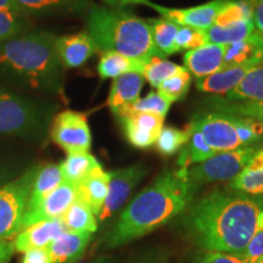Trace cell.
Segmentation results:
<instances>
[{
  "mask_svg": "<svg viewBox=\"0 0 263 263\" xmlns=\"http://www.w3.org/2000/svg\"><path fill=\"white\" fill-rule=\"evenodd\" d=\"M184 223L206 251L244 255L251 239L263 230V196L215 189L190 207Z\"/></svg>",
  "mask_w": 263,
  "mask_h": 263,
  "instance_id": "obj_1",
  "label": "cell"
},
{
  "mask_svg": "<svg viewBox=\"0 0 263 263\" xmlns=\"http://www.w3.org/2000/svg\"><path fill=\"white\" fill-rule=\"evenodd\" d=\"M196 186L188 168L161 174L128 205L106 238L110 248H118L149 234L180 215L193 201Z\"/></svg>",
  "mask_w": 263,
  "mask_h": 263,
  "instance_id": "obj_2",
  "label": "cell"
},
{
  "mask_svg": "<svg viewBox=\"0 0 263 263\" xmlns=\"http://www.w3.org/2000/svg\"><path fill=\"white\" fill-rule=\"evenodd\" d=\"M55 35L18 34L0 43V78L33 90L61 93L62 70Z\"/></svg>",
  "mask_w": 263,
  "mask_h": 263,
  "instance_id": "obj_3",
  "label": "cell"
},
{
  "mask_svg": "<svg viewBox=\"0 0 263 263\" xmlns=\"http://www.w3.org/2000/svg\"><path fill=\"white\" fill-rule=\"evenodd\" d=\"M87 26L98 50L117 51L145 62L154 58L164 59L154 44L146 20L130 12L93 6L88 10Z\"/></svg>",
  "mask_w": 263,
  "mask_h": 263,
  "instance_id": "obj_4",
  "label": "cell"
},
{
  "mask_svg": "<svg viewBox=\"0 0 263 263\" xmlns=\"http://www.w3.org/2000/svg\"><path fill=\"white\" fill-rule=\"evenodd\" d=\"M190 126L202 134L216 154L248 146L263 137V123L222 111L197 115Z\"/></svg>",
  "mask_w": 263,
  "mask_h": 263,
  "instance_id": "obj_5",
  "label": "cell"
},
{
  "mask_svg": "<svg viewBox=\"0 0 263 263\" xmlns=\"http://www.w3.org/2000/svg\"><path fill=\"white\" fill-rule=\"evenodd\" d=\"M49 114L37 103L0 89V136L41 138L48 126Z\"/></svg>",
  "mask_w": 263,
  "mask_h": 263,
  "instance_id": "obj_6",
  "label": "cell"
},
{
  "mask_svg": "<svg viewBox=\"0 0 263 263\" xmlns=\"http://www.w3.org/2000/svg\"><path fill=\"white\" fill-rule=\"evenodd\" d=\"M38 167L0 186V239H10L21 230L22 218Z\"/></svg>",
  "mask_w": 263,
  "mask_h": 263,
  "instance_id": "obj_7",
  "label": "cell"
},
{
  "mask_svg": "<svg viewBox=\"0 0 263 263\" xmlns=\"http://www.w3.org/2000/svg\"><path fill=\"white\" fill-rule=\"evenodd\" d=\"M256 151L252 146H242L216 154L209 160L188 168L189 179L196 188L202 184L234 179L248 166Z\"/></svg>",
  "mask_w": 263,
  "mask_h": 263,
  "instance_id": "obj_8",
  "label": "cell"
},
{
  "mask_svg": "<svg viewBox=\"0 0 263 263\" xmlns=\"http://www.w3.org/2000/svg\"><path fill=\"white\" fill-rule=\"evenodd\" d=\"M50 137L67 155L89 153L91 146V133L87 117L72 110L62 111L54 118Z\"/></svg>",
  "mask_w": 263,
  "mask_h": 263,
  "instance_id": "obj_9",
  "label": "cell"
},
{
  "mask_svg": "<svg viewBox=\"0 0 263 263\" xmlns=\"http://www.w3.org/2000/svg\"><path fill=\"white\" fill-rule=\"evenodd\" d=\"M146 167H144L143 164H133L108 172L110 180H108L107 196L98 216L99 221H105L114 216V213L126 203L133 189L146 176Z\"/></svg>",
  "mask_w": 263,
  "mask_h": 263,
  "instance_id": "obj_10",
  "label": "cell"
},
{
  "mask_svg": "<svg viewBox=\"0 0 263 263\" xmlns=\"http://www.w3.org/2000/svg\"><path fill=\"white\" fill-rule=\"evenodd\" d=\"M74 199L76 186L73 184L62 180L60 185L55 190H52L48 196H45L37 206L25 212L24 218H22L21 230L32 224H35V223L61 218V216L71 206Z\"/></svg>",
  "mask_w": 263,
  "mask_h": 263,
  "instance_id": "obj_11",
  "label": "cell"
},
{
  "mask_svg": "<svg viewBox=\"0 0 263 263\" xmlns=\"http://www.w3.org/2000/svg\"><path fill=\"white\" fill-rule=\"evenodd\" d=\"M226 3L227 0H212L202 5L186 9H173L160 5L156 12L179 26L206 31L213 25L216 16Z\"/></svg>",
  "mask_w": 263,
  "mask_h": 263,
  "instance_id": "obj_12",
  "label": "cell"
},
{
  "mask_svg": "<svg viewBox=\"0 0 263 263\" xmlns=\"http://www.w3.org/2000/svg\"><path fill=\"white\" fill-rule=\"evenodd\" d=\"M55 49L64 68L81 67L98 51L97 44L88 32L57 37Z\"/></svg>",
  "mask_w": 263,
  "mask_h": 263,
  "instance_id": "obj_13",
  "label": "cell"
},
{
  "mask_svg": "<svg viewBox=\"0 0 263 263\" xmlns=\"http://www.w3.org/2000/svg\"><path fill=\"white\" fill-rule=\"evenodd\" d=\"M144 82L145 80L139 73H127L115 78L107 105L118 120L126 117L132 106L139 100Z\"/></svg>",
  "mask_w": 263,
  "mask_h": 263,
  "instance_id": "obj_14",
  "label": "cell"
},
{
  "mask_svg": "<svg viewBox=\"0 0 263 263\" xmlns=\"http://www.w3.org/2000/svg\"><path fill=\"white\" fill-rule=\"evenodd\" d=\"M120 121L132 145L145 149L156 143L164 118L153 114H132Z\"/></svg>",
  "mask_w": 263,
  "mask_h": 263,
  "instance_id": "obj_15",
  "label": "cell"
},
{
  "mask_svg": "<svg viewBox=\"0 0 263 263\" xmlns=\"http://www.w3.org/2000/svg\"><path fill=\"white\" fill-rule=\"evenodd\" d=\"M67 232L60 218L35 223L21 230L14 240V250L17 252H27L33 249L47 248L51 241Z\"/></svg>",
  "mask_w": 263,
  "mask_h": 263,
  "instance_id": "obj_16",
  "label": "cell"
},
{
  "mask_svg": "<svg viewBox=\"0 0 263 263\" xmlns=\"http://www.w3.org/2000/svg\"><path fill=\"white\" fill-rule=\"evenodd\" d=\"M263 62V34L254 32L242 41L226 45L222 68L255 67Z\"/></svg>",
  "mask_w": 263,
  "mask_h": 263,
  "instance_id": "obj_17",
  "label": "cell"
},
{
  "mask_svg": "<svg viewBox=\"0 0 263 263\" xmlns=\"http://www.w3.org/2000/svg\"><path fill=\"white\" fill-rule=\"evenodd\" d=\"M224 52L226 45L207 43L202 47L185 52L183 59L184 67L196 78L207 77L221 70Z\"/></svg>",
  "mask_w": 263,
  "mask_h": 263,
  "instance_id": "obj_18",
  "label": "cell"
},
{
  "mask_svg": "<svg viewBox=\"0 0 263 263\" xmlns=\"http://www.w3.org/2000/svg\"><path fill=\"white\" fill-rule=\"evenodd\" d=\"M110 174L98 167L76 185V199L85 203L95 216H99L107 196Z\"/></svg>",
  "mask_w": 263,
  "mask_h": 263,
  "instance_id": "obj_19",
  "label": "cell"
},
{
  "mask_svg": "<svg viewBox=\"0 0 263 263\" xmlns=\"http://www.w3.org/2000/svg\"><path fill=\"white\" fill-rule=\"evenodd\" d=\"M93 233L65 232L47 246L52 263H74L83 256Z\"/></svg>",
  "mask_w": 263,
  "mask_h": 263,
  "instance_id": "obj_20",
  "label": "cell"
},
{
  "mask_svg": "<svg viewBox=\"0 0 263 263\" xmlns=\"http://www.w3.org/2000/svg\"><path fill=\"white\" fill-rule=\"evenodd\" d=\"M22 14L34 16L77 15L89 10L88 0H15Z\"/></svg>",
  "mask_w": 263,
  "mask_h": 263,
  "instance_id": "obj_21",
  "label": "cell"
},
{
  "mask_svg": "<svg viewBox=\"0 0 263 263\" xmlns=\"http://www.w3.org/2000/svg\"><path fill=\"white\" fill-rule=\"evenodd\" d=\"M251 68L252 67H248V66L221 68L219 71L207 76V77L196 78V87L203 93L227 95L229 91L234 89Z\"/></svg>",
  "mask_w": 263,
  "mask_h": 263,
  "instance_id": "obj_22",
  "label": "cell"
},
{
  "mask_svg": "<svg viewBox=\"0 0 263 263\" xmlns=\"http://www.w3.org/2000/svg\"><path fill=\"white\" fill-rule=\"evenodd\" d=\"M145 61L127 57L117 51L103 52L98 65V73L103 80L117 78L127 73L141 74Z\"/></svg>",
  "mask_w": 263,
  "mask_h": 263,
  "instance_id": "obj_23",
  "label": "cell"
},
{
  "mask_svg": "<svg viewBox=\"0 0 263 263\" xmlns=\"http://www.w3.org/2000/svg\"><path fill=\"white\" fill-rule=\"evenodd\" d=\"M62 180L64 179H62L60 164L48 163L38 167L34 179H33L26 211L37 206L45 196H48L52 190H55L60 185Z\"/></svg>",
  "mask_w": 263,
  "mask_h": 263,
  "instance_id": "obj_24",
  "label": "cell"
},
{
  "mask_svg": "<svg viewBox=\"0 0 263 263\" xmlns=\"http://www.w3.org/2000/svg\"><path fill=\"white\" fill-rule=\"evenodd\" d=\"M229 101H263V62L244 76L240 83L226 95Z\"/></svg>",
  "mask_w": 263,
  "mask_h": 263,
  "instance_id": "obj_25",
  "label": "cell"
},
{
  "mask_svg": "<svg viewBox=\"0 0 263 263\" xmlns=\"http://www.w3.org/2000/svg\"><path fill=\"white\" fill-rule=\"evenodd\" d=\"M101 164L89 153L71 154L60 164L62 179L76 186Z\"/></svg>",
  "mask_w": 263,
  "mask_h": 263,
  "instance_id": "obj_26",
  "label": "cell"
},
{
  "mask_svg": "<svg viewBox=\"0 0 263 263\" xmlns=\"http://www.w3.org/2000/svg\"><path fill=\"white\" fill-rule=\"evenodd\" d=\"M146 21L149 24L151 37H153V42L157 50L164 58L177 52L176 37L180 26L164 17L151 18Z\"/></svg>",
  "mask_w": 263,
  "mask_h": 263,
  "instance_id": "obj_27",
  "label": "cell"
},
{
  "mask_svg": "<svg viewBox=\"0 0 263 263\" xmlns=\"http://www.w3.org/2000/svg\"><path fill=\"white\" fill-rule=\"evenodd\" d=\"M254 32L255 25L252 18L227 26L212 25L209 29H206L209 43L221 45H229L242 41Z\"/></svg>",
  "mask_w": 263,
  "mask_h": 263,
  "instance_id": "obj_28",
  "label": "cell"
},
{
  "mask_svg": "<svg viewBox=\"0 0 263 263\" xmlns=\"http://www.w3.org/2000/svg\"><path fill=\"white\" fill-rule=\"evenodd\" d=\"M91 210L85 203L74 199L71 206L61 216V221L68 232H89L94 233L98 229L97 218Z\"/></svg>",
  "mask_w": 263,
  "mask_h": 263,
  "instance_id": "obj_29",
  "label": "cell"
},
{
  "mask_svg": "<svg viewBox=\"0 0 263 263\" xmlns=\"http://www.w3.org/2000/svg\"><path fill=\"white\" fill-rule=\"evenodd\" d=\"M190 138L188 143L184 145L178 157V164L180 168H189L190 164L201 163L216 155V153L210 147L203 139L202 134L189 124Z\"/></svg>",
  "mask_w": 263,
  "mask_h": 263,
  "instance_id": "obj_30",
  "label": "cell"
},
{
  "mask_svg": "<svg viewBox=\"0 0 263 263\" xmlns=\"http://www.w3.org/2000/svg\"><path fill=\"white\" fill-rule=\"evenodd\" d=\"M185 67L176 65L174 62L164 60L162 58H154L144 64L141 76L146 80L154 88H159L164 81L168 80L172 76L179 73Z\"/></svg>",
  "mask_w": 263,
  "mask_h": 263,
  "instance_id": "obj_31",
  "label": "cell"
},
{
  "mask_svg": "<svg viewBox=\"0 0 263 263\" xmlns=\"http://www.w3.org/2000/svg\"><path fill=\"white\" fill-rule=\"evenodd\" d=\"M190 82H192V77H190L189 71L183 70L179 73L172 76L168 80H166L162 84L157 88V93L162 97L167 103L172 104L174 101L182 100L188 93L190 88Z\"/></svg>",
  "mask_w": 263,
  "mask_h": 263,
  "instance_id": "obj_32",
  "label": "cell"
},
{
  "mask_svg": "<svg viewBox=\"0 0 263 263\" xmlns=\"http://www.w3.org/2000/svg\"><path fill=\"white\" fill-rule=\"evenodd\" d=\"M254 8L248 2H236V0H227L223 8L219 10L218 15L216 16L213 25L227 26L233 25L236 22L245 21L252 18Z\"/></svg>",
  "mask_w": 263,
  "mask_h": 263,
  "instance_id": "obj_33",
  "label": "cell"
},
{
  "mask_svg": "<svg viewBox=\"0 0 263 263\" xmlns=\"http://www.w3.org/2000/svg\"><path fill=\"white\" fill-rule=\"evenodd\" d=\"M190 133L192 132L189 127L185 129H178L173 127L162 128L155 144L162 155H173L188 143Z\"/></svg>",
  "mask_w": 263,
  "mask_h": 263,
  "instance_id": "obj_34",
  "label": "cell"
},
{
  "mask_svg": "<svg viewBox=\"0 0 263 263\" xmlns=\"http://www.w3.org/2000/svg\"><path fill=\"white\" fill-rule=\"evenodd\" d=\"M229 188L248 195L263 196V170L245 167L234 179L230 180Z\"/></svg>",
  "mask_w": 263,
  "mask_h": 263,
  "instance_id": "obj_35",
  "label": "cell"
},
{
  "mask_svg": "<svg viewBox=\"0 0 263 263\" xmlns=\"http://www.w3.org/2000/svg\"><path fill=\"white\" fill-rule=\"evenodd\" d=\"M171 108V104L167 103L157 91H151L145 98L139 99L130 108L128 115L132 114H153L157 116L166 117ZM127 115V116H128ZM124 118V117H123Z\"/></svg>",
  "mask_w": 263,
  "mask_h": 263,
  "instance_id": "obj_36",
  "label": "cell"
},
{
  "mask_svg": "<svg viewBox=\"0 0 263 263\" xmlns=\"http://www.w3.org/2000/svg\"><path fill=\"white\" fill-rule=\"evenodd\" d=\"M207 43H209V38H207L206 31L180 26L176 37V49L177 51H189L202 47V45L207 44Z\"/></svg>",
  "mask_w": 263,
  "mask_h": 263,
  "instance_id": "obj_37",
  "label": "cell"
},
{
  "mask_svg": "<svg viewBox=\"0 0 263 263\" xmlns=\"http://www.w3.org/2000/svg\"><path fill=\"white\" fill-rule=\"evenodd\" d=\"M25 29L22 14L0 10V43L16 37Z\"/></svg>",
  "mask_w": 263,
  "mask_h": 263,
  "instance_id": "obj_38",
  "label": "cell"
},
{
  "mask_svg": "<svg viewBox=\"0 0 263 263\" xmlns=\"http://www.w3.org/2000/svg\"><path fill=\"white\" fill-rule=\"evenodd\" d=\"M194 263H248L242 255H230L223 252L205 251L197 255Z\"/></svg>",
  "mask_w": 263,
  "mask_h": 263,
  "instance_id": "obj_39",
  "label": "cell"
},
{
  "mask_svg": "<svg viewBox=\"0 0 263 263\" xmlns=\"http://www.w3.org/2000/svg\"><path fill=\"white\" fill-rule=\"evenodd\" d=\"M244 258L248 263H256L259 257L263 256V230L258 232L251 241L249 242L248 248L244 252Z\"/></svg>",
  "mask_w": 263,
  "mask_h": 263,
  "instance_id": "obj_40",
  "label": "cell"
},
{
  "mask_svg": "<svg viewBox=\"0 0 263 263\" xmlns=\"http://www.w3.org/2000/svg\"><path fill=\"white\" fill-rule=\"evenodd\" d=\"M21 263H52L47 248L33 249L25 252Z\"/></svg>",
  "mask_w": 263,
  "mask_h": 263,
  "instance_id": "obj_41",
  "label": "cell"
},
{
  "mask_svg": "<svg viewBox=\"0 0 263 263\" xmlns=\"http://www.w3.org/2000/svg\"><path fill=\"white\" fill-rule=\"evenodd\" d=\"M104 3H106L108 5L112 6H126V5H144L147 6V8L155 10L157 11L160 5L154 4L150 0H103Z\"/></svg>",
  "mask_w": 263,
  "mask_h": 263,
  "instance_id": "obj_42",
  "label": "cell"
},
{
  "mask_svg": "<svg viewBox=\"0 0 263 263\" xmlns=\"http://www.w3.org/2000/svg\"><path fill=\"white\" fill-rule=\"evenodd\" d=\"M14 254V244L9 239H0V263H11Z\"/></svg>",
  "mask_w": 263,
  "mask_h": 263,
  "instance_id": "obj_43",
  "label": "cell"
},
{
  "mask_svg": "<svg viewBox=\"0 0 263 263\" xmlns=\"http://www.w3.org/2000/svg\"><path fill=\"white\" fill-rule=\"evenodd\" d=\"M255 27L258 29L259 33L263 34V0H258L257 4L254 8V14H252Z\"/></svg>",
  "mask_w": 263,
  "mask_h": 263,
  "instance_id": "obj_44",
  "label": "cell"
},
{
  "mask_svg": "<svg viewBox=\"0 0 263 263\" xmlns=\"http://www.w3.org/2000/svg\"><path fill=\"white\" fill-rule=\"evenodd\" d=\"M246 168L250 170H263V149L256 151V154L250 161Z\"/></svg>",
  "mask_w": 263,
  "mask_h": 263,
  "instance_id": "obj_45",
  "label": "cell"
},
{
  "mask_svg": "<svg viewBox=\"0 0 263 263\" xmlns=\"http://www.w3.org/2000/svg\"><path fill=\"white\" fill-rule=\"evenodd\" d=\"M0 10H2V11H10V12H16V14H22L21 9H20L18 5L16 4L15 0H0Z\"/></svg>",
  "mask_w": 263,
  "mask_h": 263,
  "instance_id": "obj_46",
  "label": "cell"
},
{
  "mask_svg": "<svg viewBox=\"0 0 263 263\" xmlns=\"http://www.w3.org/2000/svg\"><path fill=\"white\" fill-rule=\"evenodd\" d=\"M4 178H5V174H4V172H2V170H0V186L4 185V184H3V180H4Z\"/></svg>",
  "mask_w": 263,
  "mask_h": 263,
  "instance_id": "obj_47",
  "label": "cell"
},
{
  "mask_svg": "<svg viewBox=\"0 0 263 263\" xmlns=\"http://www.w3.org/2000/svg\"><path fill=\"white\" fill-rule=\"evenodd\" d=\"M138 263H159V262L154 261V259H145V261H141V262H138Z\"/></svg>",
  "mask_w": 263,
  "mask_h": 263,
  "instance_id": "obj_48",
  "label": "cell"
},
{
  "mask_svg": "<svg viewBox=\"0 0 263 263\" xmlns=\"http://www.w3.org/2000/svg\"><path fill=\"white\" fill-rule=\"evenodd\" d=\"M256 263H263V256H262V257H259Z\"/></svg>",
  "mask_w": 263,
  "mask_h": 263,
  "instance_id": "obj_49",
  "label": "cell"
}]
</instances>
